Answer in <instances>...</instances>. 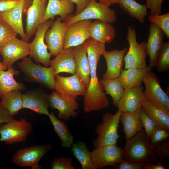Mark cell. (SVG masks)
Listing matches in <instances>:
<instances>
[{"label": "cell", "instance_id": "obj_1", "mask_svg": "<svg viewBox=\"0 0 169 169\" xmlns=\"http://www.w3.org/2000/svg\"><path fill=\"white\" fill-rule=\"evenodd\" d=\"M82 46L86 52L90 66V79L86 88L84 99V108L87 113L106 108L109 105V100L104 92L102 84L97 74L98 63L106 50L105 44L91 38L86 40Z\"/></svg>", "mask_w": 169, "mask_h": 169}, {"label": "cell", "instance_id": "obj_2", "mask_svg": "<svg viewBox=\"0 0 169 169\" xmlns=\"http://www.w3.org/2000/svg\"><path fill=\"white\" fill-rule=\"evenodd\" d=\"M123 150V160L126 161L156 163L158 159L153 153L144 129L126 140Z\"/></svg>", "mask_w": 169, "mask_h": 169}, {"label": "cell", "instance_id": "obj_3", "mask_svg": "<svg viewBox=\"0 0 169 169\" xmlns=\"http://www.w3.org/2000/svg\"><path fill=\"white\" fill-rule=\"evenodd\" d=\"M21 71L24 74L23 80L31 83H37L50 89H56V74L53 68L42 66L34 63L31 57H26L18 63Z\"/></svg>", "mask_w": 169, "mask_h": 169}, {"label": "cell", "instance_id": "obj_4", "mask_svg": "<svg viewBox=\"0 0 169 169\" xmlns=\"http://www.w3.org/2000/svg\"><path fill=\"white\" fill-rule=\"evenodd\" d=\"M121 112L118 110L114 115L106 112L102 116V122L97 125L95 130L98 134L93 141L94 148L116 144L120 137L118 132L120 116Z\"/></svg>", "mask_w": 169, "mask_h": 169}, {"label": "cell", "instance_id": "obj_5", "mask_svg": "<svg viewBox=\"0 0 169 169\" xmlns=\"http://www.w3.org/2000/svg\"><path fill=\"white\" fill-rule=\"evenodd\" d=\"M117 19L114 10L96 0H90L83 11L76 15H69L64 21L67 27L74 23L81 20L94 19L112 23L115 22Z\"/></svg>", "mask_w": 169, "mask_h": 169}, {"label": "cell", "instance_id": "obj_6", "mask_svg": "<svg viewBox=\"0 0 169 169\" xmlns=\"http://www.w3.org/2000/svg\"><path fill=\"white\" fill-rule=\"evenodd\" d=\"M126 39L129 47L123 58L125 69L131 68H144L147 67L146 58L148 55L146 42L139 43L136 39V33L133 25L127 28Z\"/></svg>", "mask_w": 169, "mask_h": 169}, {"label": "cell", "instance_id": "obj_7", "mask_svg": "<svg viewBox=\"0 0 169 169\" xmlns=\"http://www.w3.org/2000/svg\"><path fill=\"white\" fill-rule=\"evenodd\" d=\"M33 130L32 124L24 118L0 124V141L9 145L22 142Z\"/></svg>", "mask_w": 169, "mask_h": 169}, {"label": "cell", "instance_id": "obj_8", "mask_svg": "<svg viewBox=\"0 0 169 169\" xmlns=\"http://www.w3.org/2000/svg\"><path fill=\"white\" fill-rule=\"evenodd\" d=\"M52 147L51 144L47 143L18 149L13 156L11 161L20 167L30 166L32 169H41L39 161Z\"/></svg>", "mask_w": 169, "mask_h": 169}, {"label": "cell", "instance_id": "obj_9", "mask_svg": "<svg viewBox=\"0 0 169 169\" xmlns=\"http://www.w3.org/2000/svg\"><path fill=\"white\" fill-rule=\"evenodd\" d=\"M53 21V18H51L40 24L35 33L34 39L29 43L30 57L37 63H41L46 67L49 66L52 55L48 51L47 45L44 42V36Z\"/></svg>", "mask_w": 169, "mask_h": 169}, {"label": "cell", "instance_id": "obj_10", "mask_svg": "<svg viewBox=\"0 0 169 169\" xmlns=\"http://www.w3.org/2000/svg\"><path fill=\"white\" fill-rule=\"evenodd\" d=\"M90 154L95 169H101L123 160L124 151L115 144L95 148Z\"/></svg>", "mask_w": 169, "mask_h": 169}, {"label": "cell", "instance_id": "obj_11", "mask_svg": "<svg viewBox=\"0 0 169 169\" xmlns=\"http://www.w3.org/2000/svg\"><path fill=\"white\" fill-rule=\"evenodd\" d=\"M49 96L50 107L57 110L59 119L67 121L78 115L75 111L78 109L79 104L76 100L56 91H53Z\"/></svg>", "mask_w": 169, "mask_h": 169}, {"label": "cell", "instance_id": "obj_12", "mask_svg": "<svg viewBox=\"0 0 169 169\" xmlns=\"http://www.w3.org/2000/svg\"><path fill=\"white\" fill-rule=\"evenodd\" d=\"M30 51L29 43L15 38L0 51L3 57L2 63L7 69L11 67L16 61L29 55Z\"/></svg>", "mask_w": 169, "mask_h": 169}, {"label": "cell", "instance_id": "obj_13", "mask_svg": "<svg viewBox=\"0 0 169 169\" xmlns=\"http://www.w3.org/2000/svg\"><path fill=\"white\" fill-rule=\"evenodd\" d=\"M33 0H21L20 3L11 9L0 12L1 19L9 24L18 34L22 39L28 41L24 30L22 16L26 14Z\"/></svg>", "mask_w": 169, "mask_h": 169}, {"label": "cell", "instance_id": "obj_14", "mask_svg": "<svg viewBox=\"0 0 169 169\" xmlns=\"http://www.w3.org/2000/svg\"><path fill=\"white\" fill-rule=\"evenodd\" d=\"M22 109L27 108L40 114L49 116L50 107L49 95L41 88L29 90L22 94Z\"/></svg>", "mask_w": 169, "mask_h": 169}, {"label": "cell", "instance_id": "obj_15", "mask_svg": "<svg viewBox=\"0 0 169 169\" xmlns=\"http://www.w3.org/2000/svg\"><path fill=\"white\" fill-rule=\"evenodd\" d=\"M90 20L78 21L67 26L64 39L63 49L82 45L89 39Z\"/></svg>", "mask_w": 169, "mask_h": 169}, {"label": "cell", "instance_id": "obj_16", "mask_svg": "<svg viewBox=\"0 0 169 169\" xmlns=\"http://www.w3.org/2000/svg\"><path fill=\"white\" fill-rule=\"evenodd\" d=\"M61 21L60 17H58L53 21L50 28L47 29L44 36L48 49L54 56L63 50L64 37L67 26L65 23Z\"/></svg>", "mask_w": 169, "mask_h": 169}, {"label": "cell", "instance_id": "obj_17", "mask_svg": "<svg viewBox=\"0 0 169 169\" xmlns=\"http://www.w3.org/2000/svg\"><path fill=\"white\" fill-rule=\"evenodd\" d=\"M141 108L157 126L169 132V109L157 101L145 97Z\"/></svg>", "mask_w": 169, "mask_h": 169}, {"label": "cell", "instance_id": "obj_18", "mask_svg": "<svg viewBox=\"0 0 169 169\" xmlns=\"http://www.w3.org/2000/svg\"><path fill=\"white\" fill-rule=\"evenodd\" d=\"M56 91L76 100L78 96H84L85 94L86 88L76 73L68 77L56 74Z\"/></svg>", "mask_w": 169, "mask_h": 169}, {"label": "cell", "instance_id": "obj_19", "mask_svg": "<svg viewBox=\"0 0 169 169\" xmlns=\"http://www.w3.org/2000/svg\"><path fill=\"white\" fill-rule=\"evenodd\" d=\"M47 4L41 0H33L28 9L25 32L28 41L35 34L38 27L41 24Z\"/></svg>", "mask_w": 169, "mask_h": 169}, {"label": "cell", "instance_id": "obj_20", "mask_svg": "<svg viewBox=\"0 0 169 169\" xmlns=\"http://www.w3.org/2000/svg\"><path fill=\"white\" fill-rule=\"evenodd\" d=\"M144 88L139 85L125 90L117 107L121 112H133L140 109L145 97Z\"/></svg>", "mask_w": 169, "mask_h": 169}, {"label": "cell", "instance_id": "obj_21", "mask_svg": "<svg viewBox=\"0 0 169 169\" xmlns=\"http://www.w3.org/2000/svg\"><path fill=\"white\" fill-rule=\"evenodd\" d=\"M128 50L127 47L120 50L114 49L106 51L102 55L107 64V70L103 75L102 79H107L119 78L124 64L123 58Z\"/></svg>", "mask_w": 169, "mask_h": 169}, {"label": "cell", "instance_id": "obj_22", "mask_svg": "<svg viewBox=\"0 0 169 169\" xmlns=\"http://www.w3.org/2000/svg\"><path fill=\"white\" fill-rule=\"evenodd\" d=\"M143 82L145 87L143 92L144 97L157 101L169 110V96L161 87L159 79L156 74L150 71Z\"/></svg>", "mask_w": 169, "mask_h": 169}, {"label": "cell", "instance_id": "obj_23", "mask_svg": "<svg viewBox=\"0 0 169 169\" xmlns=\"http://www.w3.org/2000/svg\"><path fill=\"white\" fill-rule=\"evenodd\" d=\"M149 34L146 42L148 55L150 67L156 66L159 52L164 43L165 33L157 25L151 23L149 27Z\"/></svg>", "mask_w": 169, "mask_h": 169}, {"label": "cell", "instance_id": "obj_24", "mask_svg": "<svg viewBox=\"0 0 169 169\" xmlns=\"http://www.w3.org/2000/svg\"><path fill=\"white\" fill-rule=\"evenodd\" d=\"M73 47L63 49L51 60L49 66L52 67L55 74L66 72L73 74L76 71V63L73 53Z\"/></svg>", "mask_w": 169, "mask_h": 169}, {"label": "cell", "instance_id": "obj_25", "mask_svg": "<svg viewBox=\"0 0 169 169\" xmlns=\"http://www.w3.org/2000/svg\"><path fill=\"white\" fill-rule=\"evenodd\" d=\"M74 3L70 0H48L45 13L41 23L59 15L64 21L74 10Z\"/></svg>", "mask_w": 169, "mask_h": 169}, {"label": "cell", "instance_id": "obj_26", "mask_svg": "<svg viewBox=\"0 0 169 169\" xmlns=\"http://www.w3.org/2000/svg\"><path fill=\"white\" fill-rule=\"evenodd\" d=\"M89 34L90 38L93 40L105 44L113 41L116 32L115 29L111 23L96 20L90 24Z\"/></svg>", "mask_w": 169, "mask_h": 169}, {"label": "cell", "instance_id": "obj_27", "mask_svg": "<svg viewBox=\"0 0 169 169\" xmlns=\"http://www.w3.org/2000/svg\"><path fill=\"white\" fill-rule=\"evenodd\" d=\"M73 53L76 63V74L87 88L90 79V69L86 51L82 45L73 47Z\"/></svg>", "mask_w": 169, "mask_h": 169}, {"label": "cell", "instance_id": "obj_28", "mask_svg": "<svg viewBox=\"0 0 169 169\" xmlns=\"http://www.w3.org/2000/svg\"><path fill=\"white\" fill-rule=\"evenodd\" d=\"M151 68L148 66L144 68L122 69L119 78L125 90L141 84L145 77L151 70Z\"/></svg>", "mask_w": 169, "mask_h": 169}, {"label": "cell", "instance_id": "obj_29", "mask_svg": "<svg viewBox=\"0 0 169 169\" xmlns=\"http://www.w3.org/2000/svg\"><path fill=\"white\" fill-rule=\"evenodd\" d=\"M6 71L0 70V100L4 95L15 90L23 91L25 89L24 84L18 83L13 76L19 75V72L12 67Z\"/></svg>", "mask_w": 169, "mask_h": 169}, {"label": "cell", "instance_id": "obj_30", "mask_svg": "<svg viewBox=\"0 0 169 169\" xmlns=\"http://www.w3.org/2000/svg\"><path fill=\"white\" fill-rule=\"evenodd\" d=\"M140 110L133 112H121L120 120L122 124V131L126 140L143 129L140 117Z\"/></svg>", "mask_w": 169, "mask_h": 169}, {"label": "cell", "instance_id": "obj_31", "mask_svg": "<svg viewBox=\"0 0 169 169\" xmlns=\"http://www.w3.org/2000/svg\"><path fill=\"white\" fill-rule=\"evenodd\" d=\"M55 133L61 141L62 146L64 148L71 147L73 142V136L69 131L67 125L59 119L53 112L48 116Z\"/></svg>", "mask_w": 169, "mask_h": 169}, {"label": "cell", "instance_id": "obj_32", "mask_svg": "<svg viewBox=\"0 0 169 169\" xmlns=\"http://www.w3.org/2000/svg\"><path fill=\"white\" fill-rule=\"evenodd\" d=\"M118 3L130 17L136 18L142 24L144 23L145 17L148 14L146 4H141L135 0H119Z\"/></svg>", "mask_w": 169, "mask_h": 169}, {"label": "cell", "instance_id": "obj_33", "mask_svg": "<svg viewBox=\"0 0 169 169\" xmlns=\"http://www.w3.org/2000/svg\"><path fill=\"white\" fill-rule=\"evenodd\" d=\"M1 100L3 107L12 117L22 109V94L20 90L13 91L4 96Z\"/></svg>", "mask_w": 169, "mask_h": 169}, {"label": "cell", "instance_id": "obj_34", "mask_svg": "<svg viewBox=\"0 0 169 169\" xmlns=\"http://www.w3.org/2000/svg\"><path fill=\"white\" fill-rule=\"evenodd\" d=\"M71 147V151L81 164L82 169H95L85 142L79 141L73 143Z\"/></svg>", "mask_w": 169, "mask_h": 169}, {"label": "cell", "instance_id": "obj_35", "mask_svg": "<svg viewBox=\"0 0 169 169\" xmlns=\"http://www.w3.org/2000/svg\"><path fill=\"white\" fill-rule=\"evenodd\" d=\"M99 81L103 85L104 90L105 91V94L110 95L113 105L117 106L125 90L119 78L102 79Z\"/></svg>", "mask_w": 169, "mask_h": 169}, {"label": "cell", "instance_id": "obj_36", "mask_svg": "<svg viewBox=\"0 0 169 169\" xmlns=\"http://www.w3.org/2000/svg\"><path fill=\"white\" fill-rule=\"evenodd\" d=\"M159 72L166 73L169 70V41L164 42L157 58L156 66Z\"/></svg>", "mask_w": 169, "mask_h": 169}, {"label": "cell", "instance_id": "obj_37", "mask_svg": "<svg viewBox=\"0 0 169 169\" xmlns=\"http://www.w3.org/2000/svg\"><path fill=\"white\" fill-rule=\"evenodd\" d=\"M18 34L12 27L1 19L0 23V51L11 40L16 38Z\"/></svg>", "mask_w": 169, "mask_h": 169}, {"label": "cell", "instance_id": "obj_38", "mask_svg": "<svg viewBox=\"0 0 169 169\" xmlns=\"http://www.w3.org/2000/svg\"><path fill=\"white\" fill-rule=\"evenodd\" d=\"M149 22L159 26L163 31L166 37L169 38V13L163 15H149L148 18Z\"/></svg>", "mask_w": 169, "mask_h": 169}, {"label": "cell", "instance_id": "obj_39", "mask_svg": "<svg viewBox=\"0 0 169 169\" xmlns=\"http://www.w3.org/2000/svg\"><path fill=\"white\" fill-rule=\"evenodd\" d=\"M140 117L143 129L149 140L157 125L141 108L140 110Z\"/></svg>", "mask_w": 169, "mask_h": 169}, {"label": "cell", "instance_id": "obj_40", "mask_svg": "<svg viewBox=\"0 0 169 169\" xmlns=\"http://www.w3.org/2000/svg\"><path fill=\"white\" fill-rule=\"evenodd\" d=\"M169 137V132L156 126L149 140L152 148L157 144L167 140Z\"/></svg>", "mask_w": 169, "mask_h": 169}, {"label": "cell", "instance_id": "obj_41", "mask_svg": "<svg viewBox=\"0 0 169 169\" xmlns=\"http://www.w3.org/2000/svg\"><path fill=\"white\" fill-rule=\"evenodd\" d=\"M72 163L70 157H55L51 162L50 167L52 169H75Z\"/></svg>", "mask_w": 169, "mask_h": 169}, {"label": "cell", "instance_id": "obj_42", "mask_svg": "<svg viewBox=\"0 0 169 169\" xmlns=\"http://www.w3.org/2000/svg\"><path fill=\"white\" fill-rule=\"evenodd\" d=\"M149 162L122 161L112 166L115 169H145Z\"/></svg>", "mask_w": 169, "mask_h": 169}, {"label": "cell", "instance_id": "obj_43", "mask_svg": "<svg viewBox=\"0 0 169 169\" xmlns=\"http://www.w3.org/2000/svg\"><path fill=\"white\" fill-rule=\"evenodd\" d=\"M154 154L159 158H163L169 156V142L164 141L152 147Z\"/></svg>", "mask_w": 169, "mask_h": 169}, {"label": "cell", "instance_id": "obj_44", "mask_svg": "<svg viewBox=\"0 0 169 169\" xmlns=\"http://www.w3.org/2000/svg\"><path fill=\"white\" fill-rule=\"evenodd\" d=\"M163 0H146V5L150 9V15H160Z\"/></svg>", "mask_w": 169, "mask_h": 169}, {"label": "cell", "instance_id": "obj_45", "mask_svg": "<svg viewBox=\"0 0 169 169\" xmlns=\"http://www.w3.org/2000/svg\"><path fill=\"white\" fill-rule=\"evenodd\" d=\"M21 0H0V12L9 10L17 5Z\"/></svg>", "mask_w": 169, "mask_h": 169}, {"label": "cell", "instance_id": "obj_46", "mask_svg": "<svg viewBox=\"0 0 169 169\" xmlns=\"http://www.w3.org/2000/svg\"><path fill=\"white\" fill-rule=\"evenodd\" d=\"M14 119L10 116L7 111L3 107L0 101V124L10 122Z\"/></svg>", "mask_w": 169, "mask_h": 169}, {"label": "cell", "instance_id": "obj_47", "mask_svg": "<svg viewBox=\"0 0 169 169\" xmlns=\"http://www.w3.org/2000/svg\"><path fill=\"white\" fill-rule=\"evenodd\" d=\"M155 164L153 162H149L145 169H166V166L163 160V158H159Z\"/></svg>", "mask_w": 169, "mask_h": 169}, {"label": "cell", "instance_id": "obj_48", "mask_svg": "<svg viewBox=\"0 0 169 169\" xmlns=\"http://www.w3.org/2000/svg\"><path fill=\"white\" fill-rule=\"evenodd\" d=\"M70 0L76 4V10L74 15H76L81 12L86 7L90 0Z\"/></svg>", "mask_w": 169, "mask_h": 169}, {"label": "cell", "instance_id": "obj_49", "mask_svg": "<svg viewBox=\"0 0 169 169\" xmlns=\"http://www.w3.org/2000/svg\"><path fill=\"white\" fill-rule=\"evenodd\" d=\"M99 3L107 6L118 3L119 0H99Z\"/></svg>", "mask_w": 169, "mask_h": 169}, {"label": "cell", "instance_id": "obj_50", "mask_svg": "<svg viewBox=\"0 0 169 169\" xmlns=\"http://www.w3.org/2000/svg\"><path fill=\"white\" fill-rule=\"evenodd\" d=\"M7 69V68L3 65L2 63L0 61V70H5Z\"/></svg>", "mask_w": 169, "mask_h": 169}, {"label": "cell", "instance_id": "obj_51", "mask_svg": "<svg viewBox=\"0 0 169 169\" xmlns=\"http://www.w3.org/2000/svg\"><path fill=\"white\" fill-rule=\"evenodd\" d=\"M41 0L47 3V2L48 0Z\"/></svg>", "mask_w": 169, "mask_h": 169}, {"label": "cell", "instance_id": "obj_52", "mask_svg": "<svg viewBox=\"0 0 169 169\" xmlns=\"http://www.w3.org/2000/svg\"><path fill=\"white\" fill-rule=\"evenodd\" d=\"M1 18L0 17V22H1Z\"/></svg>", "mask_w": 169, "mask_h": 169}]
</instances>
